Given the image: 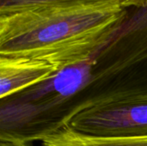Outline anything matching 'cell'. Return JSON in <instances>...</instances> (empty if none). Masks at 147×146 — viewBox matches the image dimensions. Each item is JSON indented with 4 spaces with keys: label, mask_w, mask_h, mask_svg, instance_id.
Segmentation results:
<instances>
[{
    "label": "cell",
    "mask_w": 147,
    "mask_h": 146,
    "mask_svg": "<svg viewBox=\"0 0 147 146\" xmlns=\"http://www.w3.org/2000/svg\"><path fill=\"white\" fill-rule=\"evenodd\" d=\"M72 2H109L117 3L127 9L138 8L145 5L147 0H0V12L6 11L20 7L47 4V3H72Z\"/></svg>",
    "instance_id": "5b68a950"
},
{
    "label": "cell",
    "mask_w": 147,
    "mask_h": 146,
    "mask_svg": "<svg viewBox=\"0 0 147 146\" xmlns=\"http://www.w3.org/2000/svg\"><path fill=\"white\" fill-rule=\"evenodd\" d=\"M68 125L76 132L95 136H147V96L86 109Z\"/></svg>",
    "instance_id": "7a4b0ae2"
},
{
    "label": "cell",
    "mask_w": 147,
    "mask_h": 146,
    "mask_svg": "<svg viewBox=\"0 0 147 146\" xmlns=\"http://www.w3.org/2000/svg\"><path fill=\"white\" fill-rule=\"evenodd\" d=\"M40 146H147V136H95L76 132L66 125L40 140Z\"/></svg>",
    "instance_id": "277c9868"
},
{
    "label": "cell",
    "mask_w": 147,
    "mask_h": 146,
    "mask_svg": "<svg viewBox=\"0 0 147 146\" xmlns=\"http://www.w3.org/2000/svg\"><path fill=\"white\" fill-rule=\"evenodd\" d=\"M59 70L58 66L41 59L0 57V99L45 82Z\"/></svg>",
    "instance_id": "3957f363"
},
{
    "label": "cell",
    "mask_w": 147,
    "mask_h": 146,
    "mask_svg": "<svg viewBox=\"0 0 147 146\" xmlns=\"http://www.w3.org/2000/svg\"><path fill=\"white\" fill-rule=\"evenodd\" d=\"M0 146H32L28 143L11 142V141H0Z\"/></svg>",
    "instance_id": "8992f818"
},
{
    "label": "cell",
    "mask_w": 147,
    "mask_h": 146,
    "mask_svg": "<svg viewBox=\"0 0 147 146\" xmlns=\"http://www.w3.org/2000/svg\"><path fill=\"white\" fill-rule=\"evenodd\" d=\"M128 9L117 3L72 2L0 12V57L47 61L59 69L90 59L116 33Z\"/></svg>",
    "instance_id": "6da1fadb"
}]
</instances>
